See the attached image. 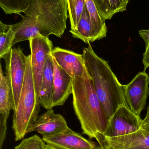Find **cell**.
<instances>
[{"instance_id":"cell-27","label":"cell","mask_w":149,"mask_h":149,"mask_svg":"<svg viewBox=\"0 0 149 149\" xmlns=\"http://www.w3.org/2000/svg\"><path fill=\"white\" fill-rule=\"evenodd\" d=\"M148 116H149V105L148 106V108H147V114H146V116H145V118L148 117Z\"/></svg>"},{"instance_id":"cell-8","label":"cell","mask_w":149,"mask_h":149,"mask_svg":"<svg viewBox=\"0 0 149 149\" xmlns=\"http://www.w3.org/2000/svg\"><path fill=\"white\" fill-rule=\"evenodd\" d=\"M29 41L35 86L38 95L45 62L48 55L53 49V44L49 37L42 36L34 38Z\"/></svg>"},{"instance_id":"cell-25","label":"cell","mask_w":149,"mask_h":149,"mask_svg":"<svg viewBox=\"0 0 149 149\" xmlns=\"http://www.w3.org/2000/svg\"><path fill=\"white\" fill-rule=\"evenodd\" d=\"M99 145L100 146L101 149H113L108 146L104 140V136L98 142Z\"/></svg>"},{"instance_id":"cell-22","label":"cell","mask_w":149,"mask_h":149,"mask_svg":"<svg viewBox=\"0 0 149 149\" xmlns=\"http://www.w3.org/2000/svg\"><path fill=\"white\" fill-rule=\"evenodd\" d=\"M45 145L43 139L36 135L23 139L14 149H45Z\"/></svg>"},{"instance_id":"cell-15","label":"cell","mask_w":149,"mask_h":149,"mask_svg":"<svg viewBox=\"0 0 149 149\" xmlns=\"http://www.w3.org/2000/svg\"><path fill=\"white\" fill-rule=\"evenodd\" d=\"M53 80V59L51 53L48 55L45 62L41 87L38 94V100L40 105L47 110L52 109Z\"/></svg>"},{"instance_id":"cell-17","label":"cell","mask_w":149,"mask_h":149,"mask_svg":"<svg viewBox=\"0 0 149 149\" xmlns=\"http://www.w3.org/2000/svg\"><path fill=\"white\" fill-rule=\"evenodd\" d=\"M86 7L89 12L91 22L99 40L106 38L107 28L105 21L101 16L93 0H85Z\"/></svg>"},{"instance_id":"cell-14","label":"cell","mask_w":149,"mask_h":149,"mask_svg":"<svg viewBox=\"0 0 149 149\" xmlns=\"http://www.w3.org/2000/svg\"><path fill=\"white\" fill-rule=\"evenodd\" d=\"M104 138L113 149H149V132L142 127L129 134Z\"/></svg>"},{"instance_id":"cell-24","label":"cell","mask_w":149,"mask_h":149,"mask_svg":"<svg viewBox=\"0 0 149 149\" xmlns=\"http://www.w3.org/2000/svg\"><path fill=\"white\" fill-rule=\"evenodd\" d=\"M93 1L96 4V7H97L98 11H99L101 16V17L103 20L106 21L105 20V14H104V9H103L101 0H93Z\"/></svg>"},{"instance_id":"cell-16","label":"cell","mask_w":149,"mask_h":149,"mask_svg":"<svg viewBox=\"0 0 149 149\" xmlns=\"http://www.w3.org/2000/svg\"><path fill=\"white\" fill-rule=\"evenodd\" d=\"M70 32L73 38L80 39L88 45L99 40L92 25L89 12L86 6L77 27L74 29H71Z\"/></svg>"},{"instance_id":"cell-10","label":"cell","mask_w":149,"mask_h":149,"mask_svg":"<svg viewBox=\"0 0 149 149\" xmlns=\"http://www.w3.org/2000/svg\"><path fill=\"white\" fill-rule=\"evenodd\" d=\"M67 123L61 115L56 114L52 109L38 116L29 129L28 134L38 132L43 137L53 136L62 134L68 128Z\"/></svg>"},{"instance_id":"cell-19","label":"cell","mask_w":149,"mask_h":149,"mask_svg":"<svg viewBox=\"0 0 149 149\" xmlns=\"http://www.w3.org/2000/svg\"><path fill=\"white\" fill-rule=\"evenodd\" d=\"M71 29L77 27L85 7V0H67Z\"/></svg>"},{"instance_id":"cell-1","label":"cell","mask_w":149,"mask_h":149,"mask_svg":"<svg viewBox=\"0 0 149 149\" xmlns=\"http://www.w3.org/2000/svg\"><path fill=\"white\" fill-rule=\"evenodd\" d=\"M67 0H30L22 20L11 24L15 32L13 46L37 37L61 38L66 29Z\"/></svg>"},{"instance_id":"cell-9","label":"cell","mask_w":149,"mask_h":149,"mask_svg":"<svg viewBox=\"0 0 149 149\" xmlns=\"http://www.w3.org/2000/svg\"><path fill=\"white\" fill-rule=\"evenodd\" d=\"M42 139L46 145L57 149H101L99 145L69 127L62 134Z\"/></svg>"},{"instance_id":"cell-11","label":"cell","mask_w":149,"mask_h":149,"mask_svg":"<svg viewBox=\"0 0 149 149\" xmlns=\"http://www.w3.org/2000/svg\"><path fill=\"white\" fill-rule=\"evenodd\" d=\"M12 91L7 75L0 67V149L6 139L7 121L11 110H13Z\"/></svg>"},{"instance_id":"cell-6","label":"cell","mask_w":149,"mask_h":149,"mask_svg":"<svg viewBox=\"0 0 149 149\" xmlns=\"http://www.w3.org/2000/svg\"><path fill=\"white\" fill-rule=\"evenodd\" d=\"M143 123V120L127 106H120L109 119L104 136L116 137L132 134L141 128Z\"/></svg>"},{"instance_id":"cell-5","label":"cell","mask_w":149,"mask_h":149,"mask_svg":"<svg viewBox=\"0 0 149 149\" xmlns=\"http://www.w3.org/2000/svg\"><path fill=\"white\" fill-rule=\"evenodd\" d=\"M3 58L5 63V75L8 77L12 91L14 112L18 105L24 81L27 56L20 47H15Z\"/></svg>"},{"instance_id":"cell-12","label":"cell","mask_w":149,"mask_h":149,"mask_svg":"<svg viewBox=\"0 0 149 149\" xmlns=\"http://www.w3.org/2000/svg\"><path fill=\"white\" fill-rule=\"evenodd\" d=\"M51 55L57 64L72 78L81 76L85 69L83 54L56 47Z\"/></svg>"},{"instance_id":"cell-2","label":"cell","mask_w":149,"mask_h":149,"mask_svg":"<svg viewBox=\"0 0 149 149\" xmlns=\"http://www.w3.org/2000/svg\"><path fill=\"white\" fill-rule=\"evenodd\" d=\"M73 105L82 133L99 141L108 125V118L85 67L81 76L73 78Z\"/></svg>"},{"instance_id":"cell-21","label":"cell","mask_w":149,"mask_h":149,"mask_svg":"<svg viewBox=\"0 0 149 149\" xmlns=\"http://www.w3.org/2000/svg\"><path fill=\"white\" fill-rule=\"evenodd\" d=\"M30 0H0V7L7 15L17 14L22 16Z\"/></svg>"},{"instance_id":"cell-3","label":"cell","mask_w":149,"mask_h":149,"mask_svg":"<svg viewBox=\"0 0 149 149\" xmlns=\"http://www.w3.org/2000/svg\"><path fill=\"white\" fill-rule=\"evenodd\" d=\"M82 54L85 67L109 120L119 107H127L124 85L118 80L108 62L97 56L91 44L83 49Z\"/></svg>"},{"instance_id":"cell-7","label":"cell","mask_w":149,"mask_h":149,"mask_svg":"<svg viewBox=\"0 0 149 149\" xmlns=\"http://www.w3.org/2000/svg\"><path fill=\"white\" fill-rule=\"evenodd\" d=\"M149 76L145 71L136 74L129 83L124 85L125 99L129 108L141 116L149 95Z\"/></svg>"},{"instance_id":"cell-28","label":"cell","mask_w":149,"mask_h":149,"mask_svg":"<svg viewBox=\"0 0 149 149\" xmlns=\"http://www.w3.org/2000/svg\"><path fill=\"white\" fill-rule=\"evenodd\" d=\"M45 149H57L54 148H52V147H50V146H49V145H45Z\"/></svg>"},{"instance_id":"cell-20","label":"cell","mask_w":149,"mask_h":149,"mask_svg":"<svg viewBox=\"0 0 149 149\" xmlns=\"http://www.w3.org/2000/svg\"><path fill=\"white\" fill-rule=\"evenodd\" d=\"M129 0H101L105 20H110L114 15L127 9Z\"/></svg>"},{"instance_id":"cell-13","label":"cell","mask_w":149,"mask_h":149,"mask_svg":"<svg viewBox=\"0 0 149 149\" xmlns=\"http://www.w3.org/2000/svg\"><path fill=\"white\" fill-rule=\"evenodd\" d=\"M53 80L52 95V108L64 104L70 95L72 93V83L73 78L62 69L53 57Z\"/></svg>"},{"instance_id":"cell-18","label":"cell","mask_w":149,"mask_h":149,"mask_svg":"<svg viewBox=\"0 0 149 149\" xmlns=\"http://www.w3.org/2000/svg\"><path fill=\"white\" fill-rule=\"evenodd\" d=\"M15 32L11 24H6L0 21V58L8 54L13 46Z\"/></svg>"},{"instance_id":"cell-26","label":"cell","mask_w":149,"mask_h":149,"mask_svg":"<svg viewBox=\"0 0 149 149\" xmlns=\"http://www.w3.org/2000/svg\"><path fill=\"white\" fill-rule=\"evenodd\" d=\"M142 128L149 132V116L144 118L143 120Z\"/></svg>"},{"instance_id":"cell-4","label":"cell","mask_w":149,"mask_h":149,"mask_svg":"<svg viewBox=\"0 0 149 149\" xmlns=\"http://www.w3.org/2000/svg\"><path fill=\"white\" fill-rule=\"evenodd\" d=\"M40 104L36 89L31 65V56H27L24 81L18 105L13 116L12 129L15 141L22 140L38 117Z\"/></svg>"},{"instance_id":"cell-23","label":"cell","mask_w":149,"mask_h":149,"mask_svg":"<svg viewBox=\"0 0 149 149\" xmlns=\"http://www.w3.org/2000/svg\"><path fill=\"white\" fill-rule=\"evenodd\" d=\"M141 37L145 43V51L143 54V63L144 65V70L149 68V29H141L138 31Z\"/></svg>"}]
</instances>
